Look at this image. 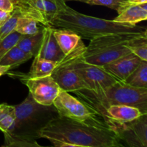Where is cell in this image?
Returning <instances> with one entry per match:
<instances>
[{
	"label": "cell",
	"instance_id": "cell-1",
	"mask_svg": "<svg viewBox=\"0 0 147 147\" xmlns=\"http://www.w3.org/2000/svg\"><path fill=\"white\" fill-rule=\"evenodd\" d=\"M56 147L123 146L115 132L106 123L72 120L57 115L39 133Z\"/></svg>",
	"mask_w": 147,
	"mask_h": 147
},
{
	"label": "cell",
	"instance_id": "cell-2",
	"mask_svg": "<svg viewBox=\"0 0 147 147\" xmlns=\"http://www.w3.org/2000/svg\"><path fill=\"white\" fill-rule=\"evenodd\" d=\"M50 27L71 30L81 38L89 40L110 33L147 31L146 27L136 24H124L82 14L67 6L65 0L59 4Z\"/></svg>",
	"mask_w": 147,
	"mask_h": 147
},
{
	"label": "cell",
	"instance_id": "cell-3",
	"mask_svg": "<svg viewBox=\"0 0 147 147\" xmlns=\"http://www.w3.org/2000/svg\"><path fill=\"white\" fill-rule=\"evenodd\" d=\"M73 93L91 106L100 115L113 105H128L138 108L144 114L147 113V88L131 86L125 82L118 81L99 92L82 89Z\"/></svg>",
	"mask_w": 147,
	"mask_h": 147
},
{
	"label": "cell",
	"instance_id": "cell-4",
	"mask_svg": "<svg viewBox=\"0 0 147 147\" xmlns=\"http://www.w3.org/2000/svg\"><path fill=\"white\" fill-rule=\"evenodd\" d=\"M146 35L147 31L110 33L95 37L86 46L83 57L87 63L103 66L132 53L129 47L131 42Z\"/></svg>",
	"mask_w": 147,
	"mask_h": 147
},
{
	"label": "cell",
	"instance_id": "cell-5",
	"mask_svg": "<svg viewBox=\"0 0 147 147\" xmlns=\"http://www.w3.org/2000/svg\"><path fill=\"white\" fill-rule=\"evenodd\" d=\"M16 120L10 133L31 140L40 139V130L54 117L57 112L53 105L43 106L35 101L31 95L16 105Z\"/></svg>",
	"mask_w": 147,
	"mask_h": 147
},
{
	"label": "cell",
	"instance_id": "cell-6",
	"mask_svg": "<svg viewBox=\"0 0 147 147\" xmlns=\"http://www.w3.org/2000/svg\"><path fill=\"white\" fill-rule=\"evenodd\" d=\"M53 105L60 116L78 121L106 123L103 118L91 106L65 90H60Z\"/></svg>",
	"mask_w": 147,
	"mask_h": 147
},
{
	"label": "cell",
	"instance_id": "cell-7",
	"mask_svg": "<svg viewBox=\"0 0 147 147\" xmlns=\"http://www.w3.org/2000/svg\"><path fill=\"white\" fill-rule=\"evenodd\" d=\"M86 46L84 43L78 48L65 55L57 63L51 76L60 86V89L67 92H75L87 89V86L75 68V62L84 54Z\"/></svg>",
	"mask_w": 147,
	"mask_h": 147
},
{
	"label": "cell",
	"instance_id": "cell-8",
	"mask_svg": "<svg viewBox=\"0 0 147 147\" xmlns=\"http://www.w3.org/2000/svg\"><path fill=\"white\" fill-rule=\"evenodd\" d=\"M63 0H12L13 11L19 17L35 20L43 26H50Z\"/></svg>",
	"mask_w": 147,
	"mask_h": 147
},
{
	"label": "cell",
	"instance_id": "cell-9",
	"mask_svg": "<svg viewBox=\"0 0 147 147\" xmlns=\"http://www.w3.org/2000/svg\"><path fill=\"white\" fill-rule=\"evenodd\" d=\"M115 132L120 142L133 147L147 146V114H143L135 120L126 123L113 121H105Z\"/></svg>",
	"mask_w": 147,
	"mask_h": 147
},
{
	"label": "cell",
	"instance_id": "cell-10",
	"mask_svg": "<svg viewBox=\"0 0 147 147\" xmlns=\"http://www.w3.org/2000/svg\"><path fill=\"white\" fill-rule=\"evenodd\" d=\"M14 75L28 88L32 98L43 106H52L61 90L51 76L32 78L24 73H14Z\"/></svg>",
	"mask_w": 147,
	"mask_h": 147
},
{
	"label": "cell",
	"instance_id": "cell-11",
	"mask_svg": "<svg viewBox=\"0 0 147 147\" xmlns=\"http://www.w3.org/2000/svg\"><path fill=\"white\" fill-rule=\"evenodd\" d=\"M75 68L87 86L86 90L99 92L120 81L108 73L103 66L90 64L84 60L83 56L75 62Z\"/></svg>",
	"mask_w": 147,
	"mask_h": 147
},
{
	"label": "cell",
	"instance_id": "cell-12",
	"mask_svg": "<svg viewBox=\"0 0 147 147\" xmlns=\"http://www.w3.org/2000/svg\"><path fill=\"white\" fill-rule=\"evenodd\" d=\"M142 60L134 53L123 56L103 65V67L120 81L124 82L136 70Z\"/></svg>",
	"mask_w": 147,
	"mask_h": 147
},
{
	"label": "cell",
	"instance_id": "cell-13",
	"mask_svg": "<svg viewBox=\"0 0 147 147\" xmlns=\"http://www.w3.org/2000/svg\"><path fill=\"white\" fill-rule=\"evenodd\" d=\"M53 30L54 28L50 26H44L43 37L36 56L58 63L65 55L57 44L53 34Z\"/></svg>",
	"mask_w": 147,
	"mask_h": 147
},
{
	"label": "cell",
	"instance_id": "cell-14",
	"mask_svg": "<svg viewBox=\"0 0 147 147\" xmlns=\"http://www.w3.org/2000/svg\"><path fill=\"white\" fill-rule=\"evenodd\" d=\"M143 114L138 108L134 106L113 105L105 109L100 116L105 121H113L119 123H126L135 120Z\"/></svg>",
	"mask_w": 147,
	"mask_h": 147
},
{
	"label": "cell",
	"instance_id": "cell-15",
	"mask_svg": "<svg viewBox=\"0 0 147 147\" xmlns=\"http://www.w3.org/2000/svg\"><path fill=\"white\" fill-rule=\"evenodd\" d=\"M53 34L64 55L68 54L83 44L81 37L71 30L54 28Z\"/></svg>",
	"mask_w": 147,
	"mask_h": 147
},
{
	"label": "cell",
	"instance_id": "cell-16",
	"mask_svg": "<svg viewBox=\"0 0 147 147\" xmlns=\"http://www.w3.org/2000/svg\"><path fill=\"white\" fill-rule=\"evenodd\" d=\"M146 20L147 10L144 9L141 4H130L126 5L113 20L117 22L135 25Z\"/></svg>",
	"mask_w": 147,
	"mask_h": 147
},
{
	"label": "cell",
	"instance_id": "cell-17",
	"mask_svg": "<svg viewBox=\"0 0 147 147\" xmlns=\"http://www.w3.org/2000/svg\"><path fill=\"white\" fill-rule=\"evenodd\" d=\"M43 28L44 26L42 25L34 34L22 35L17 44V47L32 57L36 56L43 37Z\"/></svg>",
	"mask_w": 147,
	"mask_h": 147
},
{
	"label": "cell",
	"instance_id": "cell-18",
	"mask_svg": "<svg viewBox=\"0 0 147 147\" xmlns=\"http://www.w3.org/2000/svg\"><path fill=\"white\" fill-rule=\"evenodd\" d=\"M31 68L28 74H26L29 77L37 78L51 76L53 70L57 65V63L52 60L35 56L34 57Z\"/></svg>",
	"mask_w": 147,
	"mask_h": 147
},
{
	"label": "cell",
	"instance_id": "cell-19",
	"mask_svg": "<svg viewBox=\"0 0 147 147\" xmlns=\"http://www.w3.org/2000/svg\"><path fill=\"white\" fill-rule=\"evenodd\" d=\"M32 57L31 55L24 53L16 45L0 59V65H8L11 69H14L28 61Z\"/></svg>",
	"mask_w": 147,
	"mask_h": 147
},
{
	"label": "cell",
	"instance_id": "cell-20",
	"mask_svg": "<svg viewBox=\"0 0 147 147\" xmlns=\"http://www.w3.org/2000/svg\"><path fill=\"white\" fill-rule=\"evenodd\" d=\"M16 120V109L14 106L0 104V130L4 134L12 131Z\"/></svg>",
	"mask_w": 147,
	"mask_h": 147
},
{
	"label": "cell",
	"instance_id": "cell-21",
	"mask_svg": "<svg viewBox=\"0 0 147 147\" xmlns=\"http://www.w3.org/2000/svg\"><path fill=\"white\" fill-rule=\"evenodd\" d=\"M124 82L133 87L147 88V61L142 60L136 70Z\"/></svg>",
	"mask_w": 147,
	"mask_h": 147
},
{
	"label": "cell",
	"instance_id": "cell-22",
	"mask_svg": "<svg viewBox=\"0 0 147 147\" xmlns=\"http://www.w3.org/2000/svg\"><path fill=\"white\" fill-rule=\"evenodd\" d=\"M4 143L3 146L5 147H39L37 140H31L21 136H16L11 134H4Z\"/></svg>",
	"mask_w": 147,
	"mask_h": 147
},
{
	"label": "cell",
	"instance_id": "cell-23",
	"mask_svg": "<svg viewBox=\"0 0 147 147\" xmlns=\"http://www.w3.org/2000/svg\"><path fill=\"white\" fill-rule=\"evenodd\" d=\"M40 29L38 22L35 20L23 17H19L17 19L15 31L22 35L34 34Z\"/></svg>",
	"mask_w": 147,
	"mask_h": 147
},
{
	"label": "cell",
	"instance_id": "cell-24",
	"mask_svg": "<svg viewBox=\"0 0 147 147\" xmlns=\"http://www.w3.org/2000/svg\"><path fill=\"white\" fill-rule=\"evenodd\" d=\"M65 1H76L86 3L90 5L103 6L115 10L117 11L118 14L126 6V0H65Z\"/></svg>",
	"mask_w": 147,
	"mask_h": 147
},
{
	"label": "cell",
	"instance_id": "cell-25",
	"mask_svg": "<svg viewBox=\"0 0 147 147\" xmlns=\"http://www.w3.org/2000/svg\"><path fill=\"white\" fill-rule=\"evenodd\" d=\"M130 50L141 60L147 61V35L135 39L131 42Z\"/></svg>",
	"mask_w": 147,
	"mask_h": 147
},
{
	"label": "cell",
	"instance_id": "cell-26",
	"mask_svg": "<svg viewBox=\"0 0 147 147\" xmlns=\"http://www.w3.org/2000/svg\"><path fill=\"white\" fill-rule=\"evenodd\" d=\"M22 34L14 31L0 42V59L13 47L17 45Z\"/></svg>",
	"mask_w": 147,
	"mask_h": 147
},
{
	"label": "cell",
	"instance_id": "cell-27",
	"mask_svg": "<svg viewBox=\"0 0 147 147\" xmlns=\"http://www.w3.org/2000/svg\"><path fill=\"white\" fill-rule=\"evenodd\" d=\"M18 17V14L12 11L9 18L0 27V42L8 36L10 33L15 31L16 23Z\"/></svg>",
	"mask_w": 147,
	"mask_h": 147
},
{
	"label": "cell",
	"instance_id": "cell-28",
	"mask_svg": "<svg viewBox=\"0 0 147 147\" xmlns=\"http://www.w3.org/2000/svg\"><path fill=\"white\" fill-rule=\"evenodd\" d=\"M0 9L11 13L14 10L12 0H0Z\"/></svg>",
	"mask_w": 147,
	"mask_h": 147
},
{
	"label": "cell",
	"instance_id": "cell-29",
	"mask_svg": "<svg viewBox=\"0 0 147 147\" xmlns=\"http://www.w3.org/2000/svg\"><path fill=\"white\" fill-rule=\"evenodd\" d=\"M11 14V13L7 12V11L0 9V27L9 18Z\"/></svg>",
	"mask_w": 147,
	"mask_h": 147
},
{
	"label": "cell",
	"instance_id": "cell-30",
	"mask_svg": "<svg viewBox=\"0 0 147 147\" xmlns=\"http://www.w3.org/2000/svg\"><path fill=\"white\" fill-rule=\"evenodd\" d=\"M11 70V67L8 65H0V77L4 75L7 74V73Z\"/></svg>",
	"mask_w": 147,
	"mask_h": 147
},
{
	"label": "cell",
	"instance_id": "cell-31",
	"mask_svg": "<svg viewBox=\"0 0 147 147\" xmlns=\"http://www.w3.org/2000/svg\"><path fill=\"white\" fill-rule=\"evenodd\" d=\"M147 2V0H126V5L130 4H142Z\"/></svg>",
	"mask_w": 147,
	"mask_h": 147
}]
</instances>
